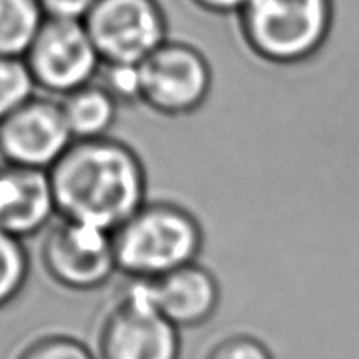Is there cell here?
Masks as SVG:
<instances>
[{"label":"cell","mask_w":359,"mask_h":359,"mask_svg":"<svg viewBox=\"0 0 359 359\" xmlns=\"http://www.w3.org/2000/svg\"><path fill=\"white\" fill-rule=\"evenodd\" d=\"M56 203L48 170L0 163V230L25 241L48 230Z\"/></svg>","instance_id":"cell-11"},{"label":"cell","mask_w":359,"mask_h":359,"mask_svg":"<svg viewBox=\"0 0 359 359\" xmlns=\"http://www.w3.org/2000/svg\"><path fill=\"white\" fill-rule=\"evenodd\" d=\"M41 265L56 286L74 293L100 290L119 273L111 231L63 217L46 230Z\"/></svg>","instance_id":"cell-5"},{"label":"cell","mask_w":359,"mask_h":359,"mask_svg":"<svg viewBox=\"0 0 359 359\" xmlns=\"http://www.w3.org/2000/svg\"><path fill=\"white\" fill-rule=\"evenodd\" d=\"M34 77L23 58L0 56V121L35 95Z\"/></svg>","instance_id":"cell-15"},{"label":"cell","mask_w":359,"mask_h":359,"mask_svg":"<svg viewBox=\"0 0 359 359\" xmlns=\"http://www.w3.org/2000/svg\"><path fill=\"white\" fill-rule=\"evenodd\" d=\"M98 0H39L48 20L84 21Z\"/></svg>","instance_id":"cell-19"},{"label":"cell","mask_w":359,"mask_h":359,"mask_svg":"<svg viewBox=\"0 0 359 359\" xmlns=\"http://www.w3.org/2000/svg\"><path fill=\"white\" fill-rule=\"evenodd\" d=\"M23 60L37 90L60 98L93 83L102 67L83 21L48 18Z\"/></svg>","instance_id":"cell-8"},{"label":"cell","mask_w":359,"mask_h":359,"mask_svg":"<svg viewBox=\"0 0 359 359\" xmlns=\"http://www.w3.org/2000/svg\"><path fill=\"white\" fill-rule=\"evenodd\" d=\"M60 107L74 140L107 137L121 109L97 81L60 98Z\"/></svg>","instance_id":"cell-12"},{"label":"cell","mask_w":359,"mask_h":359,"mask_svg":"<svg viewBox=\"0 0 359 359\" xmlns=\"http://www.w3.org/2000/svg\"><path fill=\"white\" fill-rule=\"evenodd\" d=\"M139 76L140 104L170 118L198 111L212 88L209 60L188 42H163L139 63Z\"/></svg>","instance_id":"cell-6"},{"label":"cell","mask_w":359,"mask_h":359,"mask_svg":"<svg viewBox=\"0 0 359 359\" xmlns=\"http://www.w3.org/2000/svg\"><path fill=\"white\" fill-rule=\"evenodd\" d=\"M74 142L60 102L32 97L0 121L4 163L49 170Z\"/></svg>","instance_id":"cell-9"},{"label":"cell","mask_w":359,"mask_h":359,"mask_svg":"<svg viewBox=\"0 0 359 359\" xmlns=\"http://www.w3.org/2000/svg\"><path fill=\"white\" fill-rule=\"evenodd\" d=\"M200 9L212 14H238L248 0H191Z\"/></svg>","instance_id":"cell-20"},{"label":"cell","mask_w":359,"mask_h":359,"mask_svg":"<svg viewBox=\"0 0 359 359\" xmlns=\"http://www.w3.org/2000/svg\"><path fill=\"white\" fill-rule=\"evenodd\" d=\"M95 81L107 90V93L118 102L119 107L140 104L139 65L102 63Z\"/></svg>","instance_id":"cell-17"},{"label":"cell","mask_w":359,"mask_h":359,"mask_svg":"<svg viewBox=\"0 0 359 359\" xmlns=\"http://www.w3.org/2000/svg\"><path fill=\"white\" fill-rule=\"evenodd\" d=\"M48 172L58 217L105 231H114L147 200L142 160L114 137L74 140Z\"/></svg>","instance_id":"cell-1"},{"label":"cell","mask_w":359,"mask_h":359,"mask_svg":"<svg viewBox=\"0 0 359 359\" xmlns=\"http://www.w3.org/2000/svg\"><path fill=\"white\" fill-rule=\"evenodd\" d=\"M14 359H98V356L76 337L46 333L25 344Z\"/></svg>","instance_id":"cell-16"},{"label":"cell","mask_w":359,"mask_h":359,"mask_svg":"<svg viewBox=\"0 0 359 359\" xmlns=\"http://www.w3.org/2000/svg\"><path fill=\"white\" fill-rule=\"evenodd\" d=\"M30 258L23 241L0 230V311L9 307L25 290Z\"/></svg>","instance_id":"cell-14"},{"label":"cell","mask_w":359,"mask_h":359,"mask_svg":"<svg viewBox=\"0 0 359 359\" xmlns=\"http://www.w3.org/2000/svg\"><path fill=\"white\" fill-rule=\"evenodd\" d=\"M44 20L39 0H0V56L23 58Z\"/></svg>","instance_id":"cell-13"},{"label":"cell","mask_w":359,"mask_h":359,"mask_svg":"<svg viewBox=\"0 0 359 359\" xmlns=\"http://www.w3.org/2000/svg\"><path fill=\"white\" fill-rule=\"evenodd\" d=\"M135 283L142 287L153 307L179 330L205 325L221 304L219 280L198 262Z\"/></svg>","instance_id":"cell-10"},{"label":"cell","mask_w":359,"mask_h":359,"mask_svg":"<svg viewBox=\"0 0 359 359\" xmlns=\"http://www.w3.org/2000/svg\"><path fill=\"white\" fill-rule=\"evenodd\" d=\"M245 46L272 65L314 58L333 27V0H248L238 13Z\"/></svg>","instance_id":"cell-3"},{"label":"cell","mask_w":359,"mask_h":359,"mask_svg":"<svg viewBox=\"0 0 359 359\" xmlns=\"http://www.w3.org/2000/svg\"><path fill=\"white\" fill-rule=\"evenodd\" d=\"M112 233L118 272L133 280L165 276L198 262L203 228L186 207L146 200Z\"/></svg>","instance_id":"cell-2"},{"label":"cell","mask_w":359,"mask_h":359,"mask_svg":"<svg viewBox=\"0 0 359 359\" xmlns=\"http://www.w3.org/2000/svg\"><path fill=\"white\" fill-rule=\"evenodd\" d=\"M205 359H273L265 342L252 335H230L219 340L207 353Z\"/></svg>","instance_id":"cell-18"},{"label":"cell","mask_w":359,"mask_h":359,"mask_svg":"<svg viewBox=\"0 0 359 359\" xmlns=\"http://www.w3.org/2000/svg\"><path fill=\"white\" fill-rule=\"evenodd\" d=\"M181 330L130 284L112 302L97 333L98 359H181Z\"/></svg>","instance_id":"cell-4"},{"label":"cell","mask_w":359,"mask_h":359,"mask_svg":"<svg viewBox=\"0 0 359 359\" xmlns=\"http://www.w3.org/2000/svg\"><path fill=\"white\" fill-rule=\"evenodd\" d=\"M83 23L102 63L139 65L168 41L156 0H98Z\"/></svg>","instance_id":"cell-7"}]
</instances>
